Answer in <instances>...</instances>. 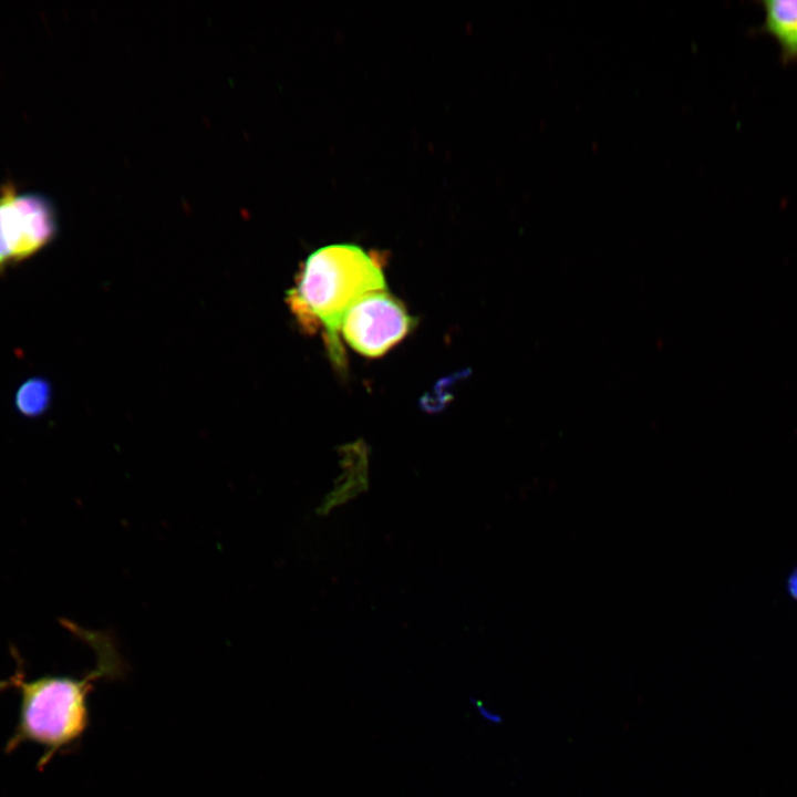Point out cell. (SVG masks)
I'll use <instances>...</instances> for the list:
<instances>
[{
    "instance_id": "2",
    "label": "cell",
    "mask_w": 797,
    "mask_h": 797,
    "mask_svg": "<svg viewBox=\"0 0 797 797\" xmlns=\"http://www.w3.org/2000/svg\"><path fill=\"white\" fill-rule=\"evenodd\" d=\"M380 257L352 244H334L313 251L303 262L287 303L308 333L322 330L331 361L345 363L340 327L346 311L365 294L384 290Z\"/></svg>"
},
{
    "instance_id": "8",
    "label": "cell",
    "mask_w": 797,
    "mask_h": 797,
    "mask_svg": "<svg viewBox=\"0 0 797 797\" xmlns=\"http://www.w3.org/2000/svg\"><path fill=\"white\" fill-rule=\"evenodd\" d=\"M790 591L797 597V572L790 580Z\"/></svg>"
},
{
    "instance_id": "6",
    "label": "cell",
    "mask_w": 797,
    "mask_h": 797,
    "mask_svg": "<svg viewBox=\"0 0 797 797\" xmlns=\"http://www.w3.org/2000/svg\"><path fill=\"white\" fill-rule=\"evenodd\" d=\"M51 395V384L43 377L34 376L19 386L14 396V405L20 414L37 417L48 410Z\"/></svg>"
},
{
    "instance_id": "3",
    "label": "cell",
    "mask_w": 797,
    "mask_h": 797,
    "mask_svg": "<svg viewBox=\"0 0 797 797\" xmlns=\"http://www.w3.org/2000/svg\"><path fill=\"white\" fill-rule=\"evenodd\" d=\"M414 325L405 306L384 289L359 299L344 314L340 333L354 351L376 358L401 342Z\"/></svg>"
},
{
    "instance_id": "4",
    "label": "cell",
    "mask_w": 797,
    "mask_h": 797,
    "mask_svg": "<svg viewBox=\"0 0 797 797\" xmlns=\"http://www.w3.org/2000/svg\"><path fill=\"white\" fill-rule=\"evenodd\" d=\"M58 222L50 199L40 194H0V268L24 260L55 237Z\"/></svg>"
},
{
    "instance_id": "1",
    "label": "cell",
    "mask_w": 797,
    "mask_h": 797,
    "mask_svg": "<svg viewBox=\"0 0 797 797\" xmlns=\"http://www.w3.org/2000/svg\"><path fill=\"white\" fill-rule=\"evenodd\" d=\"M62 625L74 636L90 645L96 665L83 676L45 674L25 677L23 661L12 648L17 670L0 681V691L15 689L20 704L18 723L6 743L4 752L12 753L23 743L43 748L38 762L42 770L61 752L81 741L90 725L89 695L101 679L117 680L125 675L127 665L110 632L84 629L70 620Z\"/></svg>"
},
{
    "instance_id": "7",
    "label": "cell",
    "mask_w": 797,
    "mask_h": 797,
    "mask_svg": "<svg viewBox=\"0 0 797 797\" xmlns=\"http://www.w3.org/2000/svg\"><path fill=\"white\" fill-rule=\"evenodd\" d=\"M475 705L483 718L487 720L488 722L499 723L501 721V717L498 714L493 713L486 707H484L479 701L476 700Z\"/></svg>"
},
{
    "instance_id": "5",
    "label": "cell",
    "mask_w": 797,
    "mask_h": 797,
    "mask_svg": "<svg viewBox=\"0 0 797 797\" xmlns=\"http://www.w3.org/2000/svg\"><path fill=\"white\" fill-rule=\"evenodd\" d=\"M764 22L760 30L773 37L779 45L783 63L797 61V1L765 0Z\"/></svg>"
}]
</instances>
